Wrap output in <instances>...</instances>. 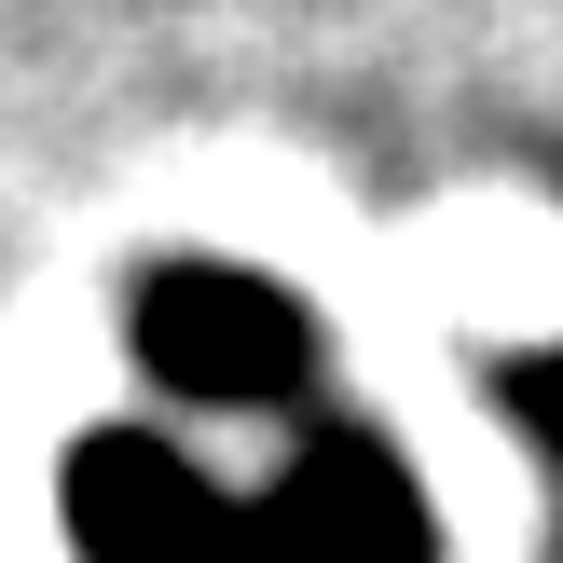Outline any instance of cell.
I'll list each match as a JSON object with an SVG mask.
<instances>
[{
    "label": "cell",
    "instance_id": "6da1fadb",
    "mask_svg": "<svg viewBox=\"0 0 563 563\" xmlns=\"http://www.w3.org/2000/svg\"><path fill=\"white\" fill-rule=\"evenodd\" d=\"M137 372L192 412H262L302 385V302L275 275H234V262H179L152 275L137 302Z\"/></svg>",
    "mask_w": 563,
    "mask_h": 563
},
{
    "label": "cell",
    "instance_id": "3957f363",
    "mask_svg": "<svg viewBox=\"0 0 563 563\" xmlns=\"http://www.w3.org/2000/svg\"><path fill=\"white\" fill-rule=\"evenodd\" d=\"M69 537L82 563H234L247 509L152 427H97L69 454Z\"/></svg>",
    "mask_w": 563,
    "mask_h": 563
},
{
    "label": "cell",
    "instance_id": "7a4b0ae2",
    "mask_svg": "<svg viewBox=\"0 0 563 563\" xmlns=\"http://www.w3.org/2000/svg\"><path fill=\"white\" fill-rule=\"evenodd\" d=\"M234 563H427V509H412L399 454L357 427H317L262 495H247Z\"/></svg>",
    "mask_w": 563,
    "mask_h": 563
}]
</instances>
